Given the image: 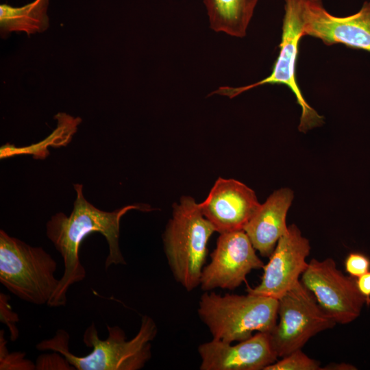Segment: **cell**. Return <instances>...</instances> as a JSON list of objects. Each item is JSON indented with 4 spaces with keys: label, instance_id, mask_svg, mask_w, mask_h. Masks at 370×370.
<instances>
[{
    "label": "cell",
    "instance_id": "obj_1",
    "mask_svg": "<svg viewBox=\"0 0 370 370\" xmlns=\"http://www.w3.org/2000/svg\"><path fill=\"white\" fill-rule=\"evenodd\" d=\"M82 188V184H74L77 196L71 214L68 217L63 212H58L46 224L47 236L62 256L64 265L58 286L47 304L49 307L64 306L70 286L86 278V269L80 262L79 252L80 245L87 236L99 232L106 238L109 248L106 269L112 264H125L119 247L121 219L131 210L143 212L153 210L147 204H135L112 212L103 211L85 199Z\"/></svg>",
    "mask_w": 370,
    "mask_h": 370
},
{
    "label": "cell",
    "instance_id": "obj_2",
    "mask_svg": "<svg viewBox=\"0 0 370 370\" xmlns=\"http://www.w3.org/2000/svg\"><path fill=\"white\" fill-rule=\"evenodd\" d=\"M108 336L100 339L97 328L92 323L83 335L84 344L92 352L83 356L74 355L69 347V335L58 330L53 338L36 345L41 351L52 350L62 355L77 370H138L143 368L151 357V342L157 334L153 319L145 315L136 335L127 341L124 331L119 326L107 325Z\"/></svg>",
    "mask_w": 370,
    "mask_h": 370
},
{
    "label": "cell",
    "instance_id": "obj_3",
    "mask_svg": "<svg viewBox=\"0 0 370 370\" xmlns=\"http://www.w3.org/2000/svg\"><path fill=\"white\" fill-rule=\"evenodd\" d=\"M215 232L190 196L173 204L162 234L164 251L173 277L186 291L199 286L208 241Z\"/></svg>",
    "mask_w": 370,
    "mask_h": 370
},
{
    "label": "cell",
    "instance_id": "obj_4",
    "mask_svg": "<svg viewBox=\"0 0 370 370\" xmlns=\"http://www.w3.org/2000/svg\"><path fill=\"white\" fill-rule=\"evenodd\" d=\"M278 299L248 293L221 295L204 291L197 313L212 339L228 343L250 338L254 332H271L278 321Z\"/></svg>",
    "mask_w": 370,
    "mask_h": 370
},
{
    "label": "cell",
    "instance_id": "obj_5",
    "mask_svg": "<svg viewBox=\"0 0 370 370\" xmlns=\"http://www.w3.org/2000/svg\"><path fill=\"white\" fill-rule=\"evenodd\" d=\"M55 260L41 247L31 246L0 230V282L21 299L47 304L60 280Z\"/></svg>",
    "mask_w": 370,
    "mask_h": 370
},
{
    "label": "cell",
    "instance_id": "obj_6",
    "mask_svg": "<svg viewBox=\"0 0 370 370\" xmlns=\"http://www.w3.org/2000/svg\"><path fill=\"white\" fill-rule=\"evenodd\" d=\"M306 0H284V14L279 55L272 72L267 77L254 84L240 87L223 86L208 96L219 95L234 98L254 88L265 84L286 86L295 95L301 113L298 130L306 133L323 123V116L319 114L306 101L296 79V62L298 46L302 36L303 15Z\"/></svg>",
    "mask_w": 370,
    "mask_h": 370
},
{
    "label": "cell",
    "instance_id": "obj_7",
    "mask_svg": "<svg viewBox=\"0 0 370 370\" xmlns=\"http://www.w3.org/2000/svg\"><path fill=\"white\" fill-rule=\"evenodd\" d=\"M278 319L270 335L280 358L301 349L310 338L336 324L301 281L278 299Z\"/></svg>",
    "mask_w": 370,
    "mask_h": 370
},
{
    "label": "cell",
    "instance_id": "obj_8",
    "mask_svg": "<svg viewBox=\"0 0 370 370\" xmlns=\"http://www.w3.org/2000/svg\"><path fill=\"white\" fill-rule=\"evenodd\" d=\"M300 281L313 294L321 308L336 323L347 324L360 314L366 299L356 280L346 276L330 258L312 259Z\"/></svg>",
    "mask_w": 370,
    "mask_h": 370
},
{
    "label": "cell",
    "instance_id": "obj_9",
    "mask_svg": "<svg viewBox=\"0 0 370 370\" xmlns=\"http://www.w3.org/2000/svg\"><path fill=\"white\" fill-rule=\"evenodd\" d=\"M219 234L210 262L201 272L199 286L204 291L235 289L252 270L264 266L244 230Z\"/></svg>",
    "mask_w": 370,
    "mask_h": 370
},
{
    "label": "cell",
    "instance_id": "obj_10",
    "mask_svg": "<svg viewBox=\"0 0 370 370\" xmlns=\"http://www.w3.org/2000/svg\"><path fill=\"white\" fill-rule=\"evenodd\" d=\"M309 241L302 236L298 227L292 224L279 239L263 267L260 283L254 288L247 287V293L280 299L299 281L308 267Z\"/></svg>",
    "mask_w": 370,
    "mask_h": 370
},
{
    "label": "cell",
    "instance_id": "obj_11",
    "mask_svg": "<svg viewBox=\"0 0 370 370\" xmlns=\"http://www.w3.org/2000/svg\"><path fill=\"white\" fill-rule=\"evenodd\" d=\"M302 36L319 38L328 46L343 44L370 52V1H365L352 15L336 16L325 8L321 0H306Z\"/></svg>",
    "mask_w": 370,
    "mask_h": 370
},
{
    "label": "cell",
    "instance_id": "obj_12",
    "mask_svg": "<svg viewBox=\"0 0 370 370\" xmlns=\"http://www.w3.org/2000/svg\"><path fill=\"white\" fill-rule=\"evenodd\" d=\"M260 206L255 192L245 184L219 177L199 206L219 234L243 230Z\"/></svg>",
    "mask_w": 370,
    "mask_h": 370
},
{
    "label": "cell",
    "instance_id": "obj_13",
    "mask_svg": "<svg viewBox=\"0 0 370 370\" xmlns=\"http://www.w3.org/2000/svg\"><path fill=\"white\" fill-rule=\"evenodd\" d=\"M198 353L201 370H264L278 358L270 332H262L234 345L212 339L199 345Z\"/></svg>",
    "mask_w": 370,
    "mask_h": 370
},
{
    "label": "cell",
    "instance_id": "obj_14",
    "mask_svg": "<svg viewBox=\"0 0 370 370\" xmlns=\"http://www.w3.org/2000/svg\"><path fill=\"white\" fill-rule=\"evenodd\" d=\"M293 197V190L288 188L274 191L245 225L243 230L262 257L271 256L286 232V214Z\"/></svg>",
    "mask_w": 370,
    "mask_h": 370
},
{
    "label": "cell",
    "instance_id": "obj_15",
    "mask_svg": "<svg viewBox=\"0 0 370 370\" xmlns=\"http://www.w3.org/2000/svg\"><path fill=\"white\" fill-rule=\"evenodd\" d=\"M258 1L204 0L210 29L233 37H245Z\"/></svg>",
    "mask_w": 370,
    "mask_h": 370
},
{
    "label": "cell",
    "instance_id": "obj_16",
    "mask_svg": "<svg viewBox=\"0 0 370 370\" xmlns=\"http://www.w3.org/2000/svg\"><path fill=\"white\" fill-rule=\"evenodd\" d=\"M49 0H36L21 8L1 5V29H40L47 25L46 11Z\"/></svg>",
    "mask_w": 370,
    "mask_h": 370
},
{
    "label": "cell",
    "instance_id": "obj_17",
    "mask_svg": "<svg viewBox=\"0 0 370 370\" xmlns=\"http://www.w3.org/2000/svg\"><path fill=\"white\" fill-rule=\"evenodd\" d=\"M320 362L308 357L301 349H296L267 366L264 370H319Z\"/></svg>",
    "mask_w": 370,
    "mask_h": 370
},
{
    "label": "cell",
    "instance_id": "obj_18",
    "mask_svg": "<svg viewBox=\"0 0 370 370\" xmlns=\"http://www.w3.org/2000/svg\"><path fill=\"white\" fill-rule=\"evenodd\" d=\"M3 330H1V365L0 369H18V370H32L36 369L31 361L24 358V354L21 352H14L9 354L5 347Z\"/></svg>",
    "mask_w": 370,
    "mask_h": 370
},
{
    "label": "cell",
    "instance_id": "obj_19",
    "mask_svg": "<svg viewBox=\"0 0 370 370\" xmlns=\"http://www.w3.org/2000/svg\"><path fill=\"white\" fill-rule=\"evenodd\" d=\"M346 272L356 279L370 271V258L360 252H352L345 260Z\"/></svg>",
    "mask_w": 370,
    "mask_h": 370
},
{
    "label": "cell",
    "instance_id": "obj_20",
    "mask_svg": "<svg viewBox=\"0 0 370 370\" xmlns=\"http://www.w3.org/2000/svg\"><path fill=\"white\" fill-rule=\"evenodd\" d=\"M36 369H75L62 356L57 354H44L38 358Z\"/></svg>",
    "mask_w": 370,
    "mask_h": 370
},
{
    "label": "cell",
    "instance_id": "obj_21",
    "mask_svg": "<svg viewBox=\"0 0 370 370\" xmlns=\"http://www.w3.org/2000/svg\"><path fill=\"white\" fill-rule=\"evenodd\" d=\"M1 321L6 324L10 329L11 341H16L18 336V332L16 327V323L18 321L16 314L12 312L9 303L8 296L1 293Z\"/></svg>",
    "mask_w": 370,
    "mask_h": 370
},
{
    "label": "cell",
    "instance_id": "obj_22",
    "mask_svg": "<svg viewBox=\"0 0 370 370\" xmlns=\"http://www.w3.org/2000/svg\"><path fill=\"white\" fill-rule=\"evenodd\" d=\"M355 280L359 292L366 299V304L370 305V271Z\"/></svg>",
    "mask_w": 370,
    "mask_h": 370
}]
</instances>
